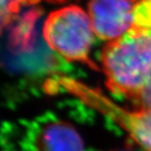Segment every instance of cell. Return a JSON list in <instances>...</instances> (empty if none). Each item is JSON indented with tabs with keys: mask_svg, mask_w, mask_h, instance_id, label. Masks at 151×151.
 Masks as SVG:
<instances>
[{
	"mask_svg": "<svg viewBox=\"0 0 151 151\" xmlns=\"http://www.w3.org/2000/svg\"><path fill=\"white\" fill-rule=\"evenodd\" d=\"M106 86L135 105L151 79V27L133 26L101 54Z\"/></svg>",
	"mask_w": 151,
	"mask_h": 151,
	"instance_id": "1",
	"label": "cell"
},
{
	"mask_svg": "<svg viewBox=\"0 0 151 151\" xmlns=\"http://www.w3.org/2000/svg\"><path fill=\"white\" fill-rule=\"evenodd\" d=\"M94 33L89 15L78 6L52 12L43 27V37L53 51L69 62H82L96 70L89 58Z\"/></svg>",
	"mask_w": 151,
	"mask_h": 151,
	"instance_id": "2",
	"label": "cell"
},
{
	"mask_svg": "<svg viewBox=\"0 0 151 151\" xmlns=\"http://www.w3.org/2000/svg\"><path fill=\"white\" fill-rule=\"evenodd\" d=\"M48 82L61 86L86 105L111 118L144 150L151 151V109H125L99 90L69 78L59 77Z\"/></svg>",
	"mask_w": 151,
	"mask_h": 151,
	"instance_id": "3",
	"label": "cell"
},
{
	"mask_svg": "<svg viewBox=\"0 0 151 151\" xmlns=\"http://www.w3.org/2000/svg\"><path fill=\"white\" fill-rule=\"evenodd\" d=\"M136 0H90L88 15L99 39L113 41L130 29Z\"/></svg>",
	"mask_w": 151,
	"mask_h": 151,
	"instance_id": "4",
	"label": "cell"
},
{
	"mask_svg": "<svg viewBox=\"0 0 151 151\" xmlns=\"http://www.w3.org/2000/svg\"><path fill=\"white\" fill-rule=\"evenodd\" d=\"M32 144L35 151H83L78 133L68 123L59 119L41 122L34 128Z\"/></svg>",
	"mask_w": 151,
	"mask_h": 151,
	"instance_id": "5",
	"label": "cell"
},
{
	"mask_svg": "<svg viewBox=\"0 0 151 151\" xmlns=\"http://www.w3.org/2000/svg\"><path fill=\"white\" fill-rule=\"evenodd\" d=\"M41 11L31 9L25 13L11 29L8 37V47L13 53L30 51L34 47L37 37V21Z\"/></svg>",
	"mask_w": 151,
	"mask_h": 151,
	"instance_id": "6",
	"label": "cell"
},
{
	"mask_svg": "<svg viewBox=\"0 0 151 151\" xmlns=\"http://www.w3.org/2000/svg\"><path fill=\"white\" fill-rule=\"evenodd\" d=\"M40 0H1L2 28L9 26L16 18L23 4H37Z\"/></svg>",
	"mask_w": 151,
	"mask_h": 151,
	"instance_id": "7",
	"label": "cell"
}]
</instances>
